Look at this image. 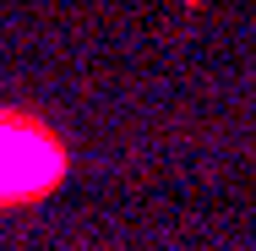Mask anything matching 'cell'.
<instances>
[{"mask_svg":"<svg viewBox=\"0 0 256 251\" xmlns=\"http://www.w3.org/2000/svg\"><path fill=\"white\" fill-rule=\"evenodd\" d=\"M60 175V148L50 131L28 126V120H0V202L11 197H38L50 191V180Z\"/></svg>","mask_w":256,"mask_h":251,"instance_id":"6da1fadb","label":"cell"}]
</instances>
